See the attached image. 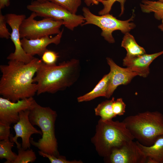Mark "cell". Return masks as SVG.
I'll return each mask as SVG.
<instances>
[{"instance_id": "obj_16", "label": "cell", "mask_w": 163, "mask_h": 163, "mask_svg": "<svg viewBox=\"0 0 163 163\" xmlns=\"http://www.w3.org/2000/svg\"><path fill=\"white\" fill-rule=\"evenodd\" d=\"M136 142L146 157L152 158L156 163H163V134L150 146L144 145L137 140Z\"/></svg>"}, {"instance_id": "obj_21", "label": "cell", "mask_w": 163, "mask_h": 163, "mask_svg": "<svg viewBox=\"0 0 163 163\" xmlns=\"http://www.w3.org/2000/svg\"><path fill=\"white\" fill-rule=\"evenodd\" d=\"M14 142L8 140H0V158H5L6 161L5 163H12L16 159L17 155L12 152V148L14 146Z\"/></svg>"}, {"instance_id": "obj_14", "label": "cell", "mask_w": 163, "mask_h": 163, "mask_svg": "<svg viewBox=\"0 0 163 163\" xmlns=\"http://www.w3.org/2000/svg\"><path fill=\"white\" fill-rule=\"evenodd\" d=\"M163 54V50L152 54L146 53L140 55L127 56L123 59V65L126 66L138 75L147 77L150 72L149 66L156 58Z\"/></svg>"}, {"instance_id": "obj_25", "label": "cell", "mask_w": 163, "mask_h": 163, "mask_svg": "<svg viewBox=\"0 0 163 163\" xmlns=\"http://www.w3.org/2000/svg\"><path fill=\"white\" fill-rule=\"evenodd\" d=\"M39 155L43 157L47 158L51 163H82L81 161H77L76 160L69 161L67 160L66 157L62 156L59 155L55 156L44 152L40 151L38 152Z\"/></svg>"}, {"instance_id": "obj_37", "label": "cell", "mask_w": 163, "mask_h": 163, "mask_svg": "<svg viewBox=\"0 0 163 163\" xmlns=\"http://www.w3.org/2000/svg\"></svg>"}, {"instance_id": "obj_32", "label": "cell", "mask_w": 163, "mask_h": 163, "mask_svg": "<svg viewBox=\"0 0 163 163\" xmlns=\"http://www.w3.org/2000/svg\"><path fill=\"white\" fill-rule=\"evenodd\" d=\"M158 28L163 32V23H162L158 26Z\"/></svg>"}, {"instance_id": "obj_23", "label": "cell", "mask_w": 163, "mask_h": 163, "mask_svg": "<svg viewBox=\"0 0 163 163\" xmlns=\"http://www.w3.org/2000/svg\"><path fill=\"white\" fill-rule=\"evenodd\" d=\"M66 8L73 14H76L81 5L82 0H47Z\"/></svg>"}, {"instance_id": "obj_1", "label": "cell", "mask_w": 163, "mask_h": 163, "mask_svg": "<svg viewBox=\"0 0 163 163\" xmlns=\"http://www.w3.org/2000/svg\"><path fill=\"white\" fill-rule=\"evenodd\" d=\"M42 62L34 57L28 63L9 60L7 65H1L0 94L13 102L34 96L37 87L33 78Z\"/></svg>"}, {"instance_id": "obj_15", "label": "cell", "mask_w": 163, "mask_h": 163, "mask_svg": "<svg viewBox=\"0 0 163 163\" xmlns=\"http://www.w3.org/2000/svg\"><path fill=\"white\" fill-rule=\"evenodd\" d=\"M63 29L54 37L46 36L40 38L28 39L26 38L21 40L22 46L28 54L33 56L36 55L42 56L48 49L47 46L50 44L58 45L60 43Z\"/></svg>"}, {"instance_id": "obj_2", "label": "cell", "mask_w": 163, "mask_h": 163, "mask_svg": "<svg viewBox=\"0 0 163 163\" xmlns=\"http://www.w3.org/2000/svg\"><path fill=\"white\" fill-rule=\"evenodd\" d=\"M79 65V60L75 59L58 65H49L42 62L33 78V82L37 83V95L54 94L69 87L74 82Z\"/></svg>"}, {"instance_id": "obj_5", "label": "cell", "mask_w": 163, "mask_h": 163, "mask_svg": "<svg viewBox=\"0 0 163 163\" xmlns=\"http://www.w3.org/2000/svg\"><path fill=\"white\" fill-rule=\"evenodd\" d=\"M122 122L134 139L147 146L163 134V115L158 111H146L125 118Z\"/></svg>"}, {"instance_id": "obj_34", "label": "cell", "mask_w": 163, "mask_h": 163, "mask_svg": "<svg viewBox=\"0 0 163 163\" xmlns=\"http://www.w3.org/2000/svg\"><path fill=\"white\" fill-rule=\"evenodd\" d=\"M158 1L163 3V0H158Z\"/></svg>"}, {"instance_id": "obj_20", "label": "cell", "mask_w": 163, "mask_h": 163, "mask_svg": "<svg viewBox=\"0 0 163 163\" xmlns=\"http://www.w3.org/2000/svg\"><path fill=\"white\" fill-rule=\"evenodd\" d=\"M114 98L113 97L110 100L104 101L99 104L94 109L95 114L99 116L101 119L107 120L112 119L116 116L113 113L112 104Z\"/></svg>"}, {"instance_id": "obj_19", "label": "cell", "mask_w": 163, "mask_h": 163, "mask_svg": "<svg viewBox=\"0 0 163 163\" xmlns=\"http://www.w3.org/2000/svg\"><path fill=\"white\" fill-rule=\"evenodd\" d=\"M142 12L146 13L153 12L156 19L162 20L163 19V3L159 1L143 0L140 4Z\"/></svg>"}, {"instance_id": "obj_31", "label": "cell", "mask_w": 163, "mask_h": 163, "mask_svg": "<svg viewBox=\"0 0 163 163\" xmlns=\"http://www.w3.org/2000/svg\"><path fill=\"white\" fill-rule=\"evenodd\" d=\"M84 2L88 6H90L94 5H97L99 3V2L97 0H84Z\"/></svg>"}, {"instance_id": "obj_6", "label": "cell", "mask_w": 163, "mask_h": 163, "mask_svg": "<svg viewBox=\"0 0 163 163\" xmlns=\"http://www.w3.org/2000/svg\"><path fill=\"white\" fill-rule=\"evenodd\" d=\"M82 11L85 22L82 25L92 24L99 27L102 30L101 35L110 43L115 42L112 34L114 31L119 30L125 34L129 33L136 26L135 24L130 22L133 20L135 17L134 14L128 20L122 21L117 19L109 14L96 15L86 7H83Z\"/></svg>"}, {"instance_id": "obj_9", "label": "cell", "mask_w": 163, "mask_h": 163, "mask_svg": "<svg viewBox=\"0 0 163 163\" xmlns=\"http://www.w3.org/2000/svg\"><path fill=\"white\" fill-rule=\"evenodd\" d=\"M7 23L12 30L10 38L15 46V51L10 53L7 59L9 60H14L25 63L30 62L34 58L27 54L23 49L21 43L20 27L22 21L26 18L24 14H16L8 13L5 15Z\"/></svg>"}, {"instance_id": "obj_11", "label": "cell", "mask_w": 163, "mask_h": 163, "mask_svg": "<svg viewBox=\"0 0 163 163\" xmlns=\"http://www.w3.org/2000/svg\"><path fill=\"white\" fill-rule=\"evenodd\" d=\"M106 159L111 163H146L147 157L136 142L131 140L113 149Z\"/></svg>"}, {"instance_id": "obj_24", "label": "cell", "mask_w": 163, "mask_h": 163, "mask_svg": "<svg viewBox=\"0 0 163 163\" xmlns=\"http://www.w3.org/2000/svg\"><path fill=\"white\" fill-rule=\"evenodd\" d=\"M99 2L101 3L104 6L103 8L98 12L99 15L109 14L112 6L114 3L118 2L120 4L121 12L119 16H121L124 13V4L126 0H97Z\"/></svg>"}, {"instance_id": "obj_36", "label": "cell", "mask_w": 163, "mask_h": 163, "mask_svg": "<svg viewBox=\"0 0 163 163\" xmlns=\"http://www.w3.org/2000/svg\"></svg>"}, {"instance_id": "obj_28", "label": "cell", "mask_w": 163, "mask_h": 163, "mask_svg": "<svg viewBox=\"0 0 163 163\" xmlns=\"http://www.w3.org/2000/svg\"><path fill=\"white\" fill-rule=\"evenodd\" d=\"M10 125L8 123L0 120V140H8L11 135Z\"/></svg>"}, {"instance_id": "obj_35", "label": "cell", "mask_w": 163, "mask_h": 163, "mask_svg": "<svg viewBox=\"0 0 163 163\" xmlns=\"http://www.w3.org/2000/svg\"><path fill=\"white\" fill-rule=\"evenodd\" d=\"M162 21V23H163V19L161 20Z\"/></svg>"}, {"instance_id": "obj_7", "label": "cell", "mask_w": 163, "mask_h": 163, "mask_svg": "<svg viewBox=\"0 0 163 163\" xmlns=\"http://www.w3.org/2000/svg\"><path fill=\"white\" fill-rule=\"evenodd\" d=\"M27 7L37 16L63 21V25L71 30L85 22L83 16L72 14L64 8L47 0L42 2L34 0Z\"/></svg>"}, {"instance_id": "obj_26", "label": "cell", "mask_w": 163, "mask_h": 163, "mask_svg": "<svg viewBox=\"0 0 163 163\" xmlns=\"http://www.w3.org/2000/svg\"><path fill=\"white\" fill-rule=\"evenodd\" d=\"M41 60L45 64L49 65H56L59 56L56 52L47 50L41 56Z\"/></svg>"}, {"instance_id": "obj_4", "label": "cell", "mask_w": 163, "mask_h": 163, "mask_svg": "<svg viewBox=\"0 0 163 163\" xmlns=\"http://www.w3.org/2000/svg\"><path fill=\"white\" fill-rule=\"evenodd\" d=\"M57 117L56 111L49 107H42L36 101L29 115L30 123L39 127L42 133V138L37 142L30 137L31 144L43 152L55 156L59 155L55 132Z\"/></svg>"}, {"instance_id": "obj_8", "label": "cell", "mask_w": 163, "mask_h": 163, "mask_svg": "<svg viewBox=\"0 0 163 163\" xmlns=\"http://www.w3.org/2000/svg\"><path fill=\"white\" fill-rule=\"evenodd\" d=\"M37 16L36 13L32 12L22 21L19 29L21 38L35 39L57 34L61 32L60 28L64 24L63 21L51 18L37 21L34 19Z\"/></svg>"}, {"instance_id": "obj_22", "label": "cell", "mask_w": 163, "mask_h": 163, "mask_svg": "<svg viewBox=\"0 0 163 163\" xmlns=\"http://www.w3.org/2000/svg\"><path fill=\"white\" fill-rule=\"evenodd\" d=\"M18 149L17 156L12 163H32L35 161L37 157L35 152L32 149L24 150L22 146Z\"/></svg>"}, {"instance_id": "obj_13", "label": "cell", "mask_w": 163, "mask_h": 163, "mask_svg": "<svg viewBox=\"0 0 163 163\" xmlns=\"http://www.w3.org/2000/svg\"><path fill=\"white\" fill-rule=\"evenodd\" d=\"M106 59L110 68L109 85L106 97L109 98L118 86L129 84L134 77L138 75L126 67L123 68L118 66L112 59L107 57Z\"/></svg>"}, {"instance_id": "obj_29", "label": "cell", "mask_w": 163, "mask_h": 163, "mask_svg": "<svg viewBox=\"0 0 163 163\" xmlns=\"http://www.w3.org/2000/svg\"><path fill=\"white\" fill-rule=\"evenodd\" d=\"M7 22L5 15L0 11V37L8 39L10 38L11 33L6 26Z\"/></svg>"}, {"instance_id": "obj_33", "label": "cell", "mask_w": 163, "mask_h": 163, "mask_svg": "<svg viewBox=\"0 0 163 163\" xmlns=\"http://www.w3.org/2000/svg\"><path fill=\"white\" fill-rule=\"evenodd\" d=\"M34 0H36L39 2H43L47 0H32V1H34Z\"/></svg>"}, {"instance_id": "obj_30", "label": "cell", "mask_w": 163, "mask_h": 163, "mask_svg": "<svg viewBox=\"0 0 163 163\" xmlns=\"http://www.w3.org/2000/svg\"><path fill=\"white\" fill-rule=\"evenodd\" d=\"M9 0H0V10L10 5Z\"/></svg>"}, {"instance_id": "obj_12", "label": "cell", "mask_w": 163, "mask_h": 163, "mask_svg": "<svg viewBox=\"0 0 163 163\" xmlns=\"http://www.w3.org/2000/svg\"><path fill=\"white\" fill-rule=\"evenodd\" d=\"M36 102L33 97L12 102L3 97H0V120L10 125L19 120V113L22 111L30 110Z\"/></svg>"}, {"instance_id": "obj_17", "label": "cell", "mask_w": 163, "mask_h": 163, "mask_svg": "<svg viewBox=\"0 0 163 163\" xmlns=\"http://www.w3.org/2000/svg\"><path fill=\"white\" fill-rule=\"evenodd\" d=\"M110 78L109 73L105 75L90 92L77 98L78 102L87 101L99 97H106Z\"/></svg>"}, {"instance_id": "obj_27", "label": "cell", "mask_w": 163, "mask_h": 163, "mask_svg": "<svg viewBox=\"0 0 163 163\" xmlns=\"http://www.w3.org/2000/svg\"><path fill=\"white\" fill-rule=\"evenodd\" d=\"M126 107V104L120 98L114 100L112 104L113 111L116 117L123 115L125 112Z\"/></svg>"}, {"instance_id": "obj_18", "label": "cell", "mask_w": 163, "mask_h": 163, "mask_svg": "<svg viewBox=\"0 0 163 163\" xmlns=\"http://www.w3.org/2000/svg\"><path fill=\"white\" fill-rule=\"evenodd\" d=\"M124 34L121 46L126 50V56H133L146 53L144 49L137 43L134 37L129 32Z\"/></svg>"}, {"instance_id": "obj_3", "label": "cell", "mask_w": 163, "mask_h": 163, "mask_svg": "<svg viewBox=\"0 0 163 163\" xmlns=\"http://www.w3.org/2000/svg\"><path fill=\"white\" fill-rule=\"evenodd\" d=\"M134 139L122 121L100 119L91 141L98 154L106 159L113 149Z\"/></svg>"}, {"instance_id": "obj_10", "label": "cell", "mask_w": 163, "mask_h": 163, "mask_svg": "<svg viewBox=\"0 0 163 163\" xmlns=\"http://www.w3.org/2000/svg\"><path fill=\"white\" fill-rule=\"evenodd\" d=\"M30 111L26 110L19 113V120L13 126L15 135L13 136L11 134L9 137L11 141L16 144L18 149L22 146L24 150L30 149L31 135L34 134H42L41 131L35 128L30 122L29 118Z\"/></svg>"}]
</instances>
